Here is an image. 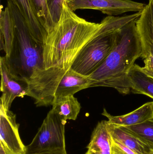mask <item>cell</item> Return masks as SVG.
<instances>
[{
	"label": "cell",
	"mask_w": 153,
	"mask_h": 154,
	"mask_svg": "<svg viewBox=\"0 0 153 154\" xmlns=\"http://www.w3.org/2000/svg\"><path fill=\"white\" fill-rule=\"evenodd\" d=\"M65 2L66 0H47L53 29L59 20L63 4Z\"/></svg>",
	"instance_id": "cell-20"
},
{
	"label": "cell",
	"mask_w": 153,
	"mask_h": 154,
	"mask_svg": "<svg viewBox=\"0 0 153 154\" xmlns=\"http://www.w3.org/2000/svg\"><path fill=\"white\" fill-rule=\"evenodd\" d=\"M19 9L30 32L35 41L44 47L48 33L40 22L31 6L30 0H9Z\"/></svg>",
	"instance_id": "cell-11"
},
{
	"label": "cell",
	"mask_w": 153,
	"mask_h": 154,
	"mask_svg": "<svg viewBox=\"0 0 153 154\" xmlns=\"http://www.w3.org/2000/svg\"><path fill=\"white\" fill-rule=\"evenodd\" d=\"M52 106L51 110L66 121L76 120L81 109V104L74 95L57 98Z\"/></svg>",
	"instance_id": "cell-16"
},
{
	"label": "cell",
	"mask_w": 153,
	"mask_h": 154,
	"mask_svg": "<svg viewBox=\"0 0 153 154\" xmlns=\"http://www.w3.org/2000/svg\"><path fill=\"white\" fill-rule=\"evenodd\" d=\"M66 121L52 110L48 113L31 143L26 146V154L66 150Z\"/></svg>",
	"instance_id": "cell-6"
},
{
	"label": "cell",
	"mask_w": 153,
	"mask_h": 154,
	"mask_svg": "<svg viewBox=\"0 0 153 154\" xmlns=\"http://www.w3.org/2000/svg\"><path fill=\"white\" fill-rule=\"evenodd\" d=\"M112 154H137L121 143L112 138Z\"/></svg>",
	"instance_id": "cell-21"
},
{
	"label": "cell",
	"mask_w": 153,
	"mask_h": 154,
	"mask_svg": "<svg viewBox=\"0 0 153 154\" xmlns=\"http://www.w3.org/2000/svg\"><path fill=\"white\" fill-rule=\"evenodd\" d=\"M33 11L48 34L53 30L47 0H30Z\"/></svg>",
	"instance_id": "cell-19"
},
{
	"label": "cell",
	"mask_w": 153,
	"mask_h": 154,
	"mask_svg": "<svg viewBox=\"0 0 153 154\" xmlns=\"http://www.w3.org/2000/svg\"><path fill=\"white\" fill-rule=\"evenodd\" d=\"M66 2L74 12L79 9H93L109 16L141 12L146 5L131 0H71Z\"/></svg>",
	"instance_id": "cell-7"
},
{
	"label": "cell",
	"mask_w": 153,
	"mask_h": 154,
	"mask_svg": "<svg viewBox=\"0 0 153 154\" xmlns=\"http://www.w3.org/2000/svg\"><path fill=\"white\" fill-rule=\"evenodd\" d=\"M15 27L11 51L6 61L18 77L28 80L33 73L43 68V48L33 38L17 6L8 0L7 5Z\"/></svg>",
	"instance_id": "cell-5"
},
{
	"label": "cell",
	"mask_w": 153,
	"mask_h": 154,
	"mask_svg": "<svg viewBox=\"0 0 153 154\" xmlns=\"http://www.w3.org/2000/svg\"><path fill=\"white\" fill-rule=\"evenodd\" d=\"M136 23L142 44L141 57L144 60L153 53V0H149Z\"/></svg>",
	"instance_id": "cell-10"
},
{
	"label": "cell",
	"mask_w": 153,
	"mask_h": 154,
	"mask_svg": "<svg viewBox=\"0 0 153 154\" xmlns=\"http://www.w3.org/2000/svg\"><path fill=\"white\" fill-rule=\"evenodd\" d=\"M27 96L33 98L37 106H52L57 98L74 95L90 88L88 77L82 75L72 69L52 67L39 69L28 80Z\"/></svg>",
	"instance_id": "cell-3"
},
{
	"label": "cell",
	"mask_w": 153,
	"mask_h": 154,
	"mask_svg": "<svg viewBox=\"0 0 153 154\" xmlns=\"http://www.w3.org/2000/svg\"><path fill=\"white\" fill-rule=\"evenodd\" d=\"M112 137L109 131L108 122H99L93 131L90 141L87 146L89 150L101 154H112Z\"/></svg>",
	"instance_id": "cell-14"
},
{
	"label": "cell",
	"mask_w": 153,
	"mask_h": 154,
	"mask_svg": "<svg viewBox=\"0 0 153 154\" xmlns=\"http://www.w3.org/2000/svg\"><path fill=\"white\" fill-rule=\"evenodd\" d=\"M102 114L108 119L110 124L121 127L136 125L153 117V101L147 102L134 111L123 116H111L105 109Z\"/></svg>",
	"instance_id": "cell-12"
},
{
	"label": "cell",
	"mask_w": 153,
	"mask_h": 154,
	"mask_svg": "<svg viewBox=\"0 0 153 154\" xmlns=\"http://www.w3.org/2000/svg\"><path fill=\"white\" fill-rule=\"evenodd\" d=\"M71 1V0H66V2H67V1Z\"/></svg>",
	"instance_id": "cell-25"
},
{
	"label": "cell",
	"mask_w": 153,
	"mask_h": 154,
	"mask_svg": "<svg viewBox=\"0 0 153 154\" xmlns=\"http://www.w3.org/2000/svg\"><path fill=\"white\" fill-rule=\"evenodd\" d=\"M141 12L122 17L109 16L103 19L99 32L80 51L71 68L82 75L89 76L111 52L116 43L117 31L127 23L138 19Z\"/></svg>",
	"instance_id": "cell-4"
},
{
	"label": "cell",
	"mask_w": 153,
	"mask_h": 154,
	"mask_svg": "<svg viewBox=\"0 0 153 154\" xmlns=\"http://www.w3.org/2000/svg\"><path fill=\"white\" fill-rule=\"evenodd\" d=\"M19 129L16 115L0 106V145L6 154H26Z\"/></svg>",
	"instance_id": "cell-9"
},
{
	"label": "cell",
	"mask_w": 153,
	"mask_h": 154,
	"mask_svg": "<svg viewBox=\"0 0 153 154\" xmlns=\"http://www.w3.org/2000/svg\"><path fill=\"white\" fill-rule=\"evenodd\" d=\"M32 154H67L66 151H56Z\"/></svg>",
	"instance_id": "cell-23"
},
{
	"label": "cell",
	"mask_w": 153,
	"mask_h": 154,
	"mask_svg": "<svg viewBox=\"0 0 153 154\" xmlns=\"http://www.w3.org/2000/svg\"><path fill=\"white\" fill-rule=\"evenodd\" d=\"M127 88L129 92L143 94L153 99V79L146 75L137 64L134 65L128 74Z\"/></svg>",
	"instance_id": "cell-13"
},
{
	"label": "cell",
	"mask_w": 153,
	"mask_h": 154,
	"mask_svg": "<svg viewBox=\"0 0 153 154\" xmlns=\"http://www.w3.org/2000/svg\"><path fill=\"white\" fill-rule=\"evenodd\" d=\"M1 91L2 92L0 106L5 109H10L16 97H23L28 95V80L19 78L11 69L5 56L0 58Z\"/></svg>",
	"instance_id": "cell-8"
},
{
	"label": "cell",
	"mask_w": 153,
	"mask_h": 154,
	"mask_svg": "<svg viewBox=\"0 0 153 154\" xmlns=\"http://www.w3.org/2000/svg\"><path fill=\"white\" fill-rule=\"evenodd\" d=\"M108 127L111 137L114 140L118 141L136 153L150 154L152 151L148 146L124 127L118 126L109 123Z\"/></svg>",
	"instance_id": "cell-15"
},
{
	"label": "cell",
	"mask_w": 153,
	"mask_h": 154,
	"mask_svg": "<svg viewBox=\"0 0 153 154\" xmlns=\"http://www.w3.org/2000/svg\"><path fill=\"white\" fill-rule=\"evenodd\" d=\"M15 34L14 21L8 6L0 13V35L5 44V57H9L11 51Z\"/></svg>",
	"instance_id": "cell-17"
},
{
	"label": "cell",
	"mask_w": 153,
	"mask_h": 154,
	"mask_svg": "<svg viewBox=\"0 0 153 154\" xmlns=\"http://www.w3.org/2000/svg\"><path fill=\"white\" fill-rule=\"evenodd\" d=\"M102 26L101 22H90L79 17L64 2L59 20L48 34L43 47V68H70L80 51Z\"/></svg>",
	"instance_id": "cell-1"
},
{
	"label": "cell",
	"mask_w": 153,
	"mask_h": 154,
	"mask_svg": "<svg viewBox=\"0 0 153 154\" xmlns=\"http://www.w3.org/2000/svg\"><path fill=\"white\" fill-rule=\"evenodd\" d=\"M137 20L117 31L116 43L111 52L88 77L89 88L110 87L123 95L129 94L127 88L128 76L136 60L142 55V44L136 23Z\"/></svg>",
	"instance_id": "cell-2"
},
{
	"label": "cell",
	"mask_w": 153,
	"mask_h": 154,
	"mask_svg": "<svg viewBox=\"0 0 153 154\" xmlns=\"http://www.w3.org/2000/svg\"><path fill=\"white\" fill-rule=\"evenodd\" d=\"M144 66L142 67L143 72L148 76L153 79V53H151L144 59Z\"/></svg>",
	"instance_id": "cell-22"
},
{
	"label": "cell",
	"mask_w": 153,
	"mask_h": 154,
	"mask_svg": "<svg viewBox=\"0 0 153 154\" xmlns=\"http://www.w3.org/2000/svg\"><path fill=\"white\" fill-rule=\"evenodd\" d=\"M150 154H153V150H152V152H151L150 153Z\"/></svg>",
	"instance_id": "cell-24"
},
{
	"label": "cell",
	"mask_w": 153,
	"mask_h": 154,
	"mask_svg": "<svg viewBox=\"0 0 153 154\" xmlns=\"http://www.w3.org/2000/svg\"><path fill=\"white\" fill-rule=\"evenodd\" d=\"M124 127L153 151V117L139 125Z\"/></svg>",
	"instance_id": "cell-18"
}]
</instances>
